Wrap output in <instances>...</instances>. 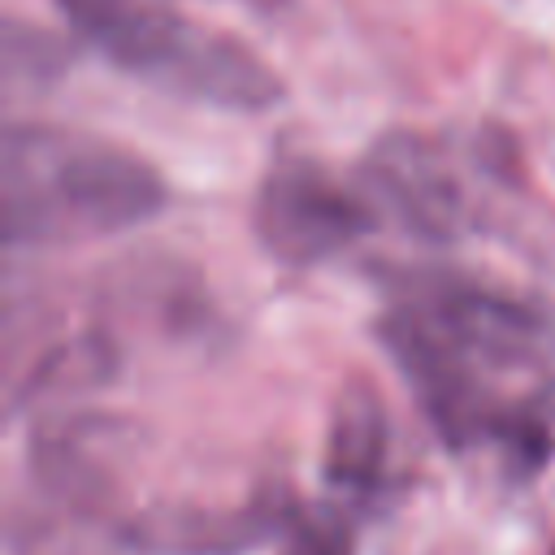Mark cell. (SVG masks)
<instances>
[{
	"instance_id": "obj_5",
	"label": "cell",
	"mask_w": 555,
	"mask_h": 555,
	"mask_svg": "<svg viewBox=\"0 0 555 555\" xmlns=\"http://www.w3.org/2000/svg\"><path fill=\"white\" fill-rule=\"evenodd\" d=\"M377 225V204L364 186L343 182L330 165L304 152H278L251 199V230L282 264H317L351 247Z\"/></svg>"
},
{
	"instance_id": "obj_8",
	"label": "cell",
	"mask_w": 555,
	"mask_h": 555,
	"mask_svg": "<svg viewBox=\"0 0 555 555\" xmlns=\"http://www.w3.org/2000/svg\"><path fill=\"white\" fill-rule=\"evenodd\" d=\"M282 555H351L356 546V525L347 503H286L282 520Z\"/></svg>"
},
{
	"instance_id": "obj_10",
	"label": "cell",
	"mask_w": 555,
	"mask_h": 555,
	"mask_svg": "<svg viewBox=\"0 0 555 555\" xmlns=\"http://www.w3.org/2000/svg\"><path fill=\"white\" fill-rule=\"evenodd\" d=\"M551 555H555V546H551Z\"/></svg>"
},
{
	"instance_id": "obj_9",
	"label": "cell",
	"mask_w": 555,
	"mask_h": 555,
	"mask_svg": "<svg viewBox=\"0 0 555 555\" xmlns=\"http://www.w3.org/2000/svg\"><path fill=\"white\" fill-rule=\"evenodd\" d=\"M61 65H65V52L48 30L9 17V26H4V82H9V91L22 82L43 87L48 78L61 74Z\"/></svg>"
},
{
	"instance_id": "obj_1",
	"label": "cell",
	"mask_w": 555,
	"mask_h": 555,
	"mask_svg": "<svg viewBox=\"0 0 555 555\" xmlns=\"http://www.w3.org/2000/svg\"><path fill=\"white\" fill-rule=\"evenodd\" d=\"M377 338L455 451L533 473L555 451V308L455 273L395 282Z\"/></svg>"
},
{
	"instance_id": "obj_3",
	"label": "cell",
	"mask_w": 555,
	"mask_h": 555,
	"mask_svg": "<svg viewBox=\"0 0 555 555\" xmlns=\"http://www.w3.org/2000/svg\"><path fill=\"white\" fill-rule=\"evenodd\" d=\"M78 35H87L126 74L234 113H260L282 95V78L247 43L212 30L169 0H56Z\"/></svg>"
},
{
	"instance_id": "obj_7",
	"label": "cell",
	"mask_w": 555,
	"mask_h": 555,
	"mask_svg": "<svg viewBox=\"0 0 555 555\" xmlns=\"http://www.w3.org/2000/svg\"><path fill=\"white\" fill-rule=\"evenodd\" d=\"M386 451H390V429L382 403L373 399L369 386H347L334 408L330 447H325L330 486L351 503L377 499L386 490Z\"/></svg>"
},
{
	"instance_id": "obj_2",
	"label": "cell",
	"mask_w": 555,
	"mask_h": 555,
	"mask_svg": "<svg viewBox=\"0 0 555 555\" xmlns=\"http://www.w3.org/2000/svg\"><path fill=\"white\" fill-rule=\"evenodd\" d=\"M165 208L160 173L130 147L52 126L9 121L0 152V230L9 247H61L134 230Z\"/></svg>"
},
{
	"instance_id": "obj_4",
	"label": "cell",
	"mask_w": 555,
	"mask_h": 555,
	"mask_svg": "<svg viewBox=\"0 0 555 555\" xmlns=\"http://www.w3.org/2000/svg\"><path fill=\"white\" fill-rule=\"evenodd\" d=\"M481 152L486 147L464 156L451 147V139L425 130H386L360 160V186L408 234L425 243H451L481 225L486 204L468 173Z\"/></svg>"
},
{
	"instance_id": "obj_6",
	"label": "cell",
	"mask_w": 555,
	"mask_h": 555,
	"mask_svg": "<svg viewBox=\"0 0 555 555\" xmlns=\"http://www.w3.org/2000/svg\"><path fill=\"white\" fill-rule=\"evenodd\" d=\"M286 503L260 499L243 512H156L126 529L130 546L147 555H238L260 546L273 529L282 533Z\"/></svg>"
}]
</instances>
